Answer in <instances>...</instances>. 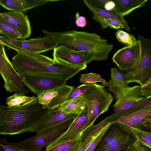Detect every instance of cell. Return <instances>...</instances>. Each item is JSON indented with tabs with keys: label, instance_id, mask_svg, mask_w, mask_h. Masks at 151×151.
<instances>
[{
	"label": "cell",
	"instance_id": "cell-1",
	"mask_svg": "<svg viewBox=\"0 0 151 151\" xmlns=\"http://www.w3.org/2000/svg\"><path fill=\"white\" fill-rule=\"evenodd\" d=\"M6 113L0 127V134L12 135L32 132L45 118L50 110L44 108L37 98L19 108L1 105Z\"/></svg>",
	"mask_w": 151,
	"mask_h": 151
},
{
	"label": "cell",
	"instance_id": "cell-2",
	"mask_svg": "<svg viewBox=\"0 0 151 151\" xmlns=\"http://www.w3.org/2000/svg\"><path fill=\"white\" fill-rule=\"evenodd\" d=\"M42 32L52 38L57 46H63L67 48L85 52L87 56L96 53L100 47L97 34L75 30L53 32L45 29Z\"/></svg>",
	"mask_w": 151,
	"mask_h": 151
},
{
	"label": "cell",
	"instance_id": "cell-3",
	"mask_svg": "<svg viewBox=\"0 0 151 151\" xmlns=\"http://www.w3.org/2000/svg\"><path fill=\"white\" fill-rule=\"evenodd\" d=\"M12 63L20 75L37 74L59 77L68 80L81 70L58 64L38 62L17 52Z\"/></svg>",
	"mask_w": 151,
	"mask_h": 151
},
{
	"label": "cell",
	"instance_id": "cell-4",
	"mask_svg": "<svg viewBox=\"0 0 151 151\" xmlns=\"http://www.w3.org/2000/svg\"><path fill=\"white\" fill-rule=\"evenodd\" d=\"M76 117L67 119L37 133L35 136L17 143L8 142L5 139L0 140L3 143L22 148L26 151H42L61 135L67 129Z\"/></svg>",
	"mask_w": 151,
	"mask_h": 151
},
{
	"label": "cell",
	"instance_id": "cell-5",
	"mask_svg": "<svg viewBox=\"0 0 151 151\" xmlns=\"http://www.w3.org/2000/svg\"><path fill=\"white\" fill-rule=\"evenodd\" d=\"M141 56L139 61L134 67L126 70H117L122 75L127 84L137 83L144 85L151 78V40L142 38L139 40Z\"/></svg>",
	"mask_w": 151,
	"mask_h": 151
},
{
	"label": "cell",
	"instance_id": "cell-6",
	"mask_svg": "<svg viewBox=\"0 0 151 151\" xmlns=\"http://www.w3.org/2000/svg\"><path fill=\"white\" fill-rule=\"evenodd\" d=\"M137 140L117 123L110 124L93 151H129Z\"/></svg>",
	"mask_w": 151,
	"mask_h": 151
},
{
	"label": "cell",
	"instance_id": "cell-7",
	"mask_svg": "<svg viewBox=\"0 0 151 151\" xmlns=\"http://www.w3.org/2000/svg\"><path fill=\"white\" fill-rule=\"evenodd\" d=\"M84 94L87 99L88 117L84 130L93 125L97 117L107 111L113 100L112 94L106 89L96 83Z\"/></svg>",
	"mask_w": 151,
	"mask_h": 151
},
{
	"label": "cell",
	"instance_id": "cell-8",
	"mask_svg": "<svg viewBox=\"0 0 151 151\" xmlns=\"http://www.w3.org/2000/svg\"><path fill=\"white\" fill-rule=\"evenodd\" d=\"M0 73L4 81V88L8 92L27 94L30 91L25 88L21 75L13 67L7 57L4 45L0 44Z\"/></svg>",
	"mask_w": 151,
	"mask_h": 151
},
{
	"label": "cell",
	"instance_id": "cell-9",
	"mask_svg": "<svg viewBox=\"0 0 151 151\" xmlns=\"http://www.w3.org/2000/svg\"><path fill=\"white\" fill-rule=\"evenodd\" d=\"M2 42L9 48L37 54L53 50L58 45L52 38L47 35L43 37L31 38L27 40H19L4 37Z\"/></svg>",
	"mask_w": 151,
	"mask_h": 151
},
{
	"label": "cell",
	"instance_id": "cell-10",
	"mask_svg": "<svg viewBox=\"0 0 151 151\" xmlns=\"http://www.w3.org/2000/svg\"><path fill=\"white\" fill-rule=\"evenodd\" d=\"M24 84L38 96L66 85L67 80L61 78L33 74H21Z\"/></svg>",
	"mask_w": 151,
	"mask_h": 151
},
{
	"label": "cell",
	"instance_id": "cell-11",
	"mask_svg": "<svg viewBox=\"0 0 151 151\" xmlns=\"http://www.w3.org/2000/svg\"><path fill=\"white\" fill-rule=\"evenodd\" d=\"M85 52L57 46L54 49L53 59L55 63L70 68L83 70L86 67Z\"/></svg>",
	"mask_w": 151,
	"mask_h": 151
},
{
	"label": "cell",
	"instance_id": "cell-12",
	"mask_svg": "<svg viewBox=\"0 0 151 151\" xmlns=\"http://www.w3.org/2000/svg\"><path fill=\"white\" fill-rule=\"evenodd\" d=\"M141 48L140 41L133 44L126 45L118 50L112 57L113 62L121 71L128 70L134 67L140 61Z\"/></svg>",
	"mask_w": 151,
	"mask_h": 151
},
{
	"label": "cell",
	"instance_id": "cell-13",
	"mask_svg": "<svg viewBox=\"0 0 151 151\" xmlns=\"http://www.w3.org/2000/svg\"><path fill=\"white\" fill-rule=\"evenodd\" d=\"M141 85L127 88L119 87L113 106L114 114L124 111L135 105L145 98L140 92Z\"/></svg>",
	"mask_w": 151,
	"mask_h": 151
},
{
	"label": "cell",
	"instance_id": "cell-14",
	"mask_svg": "<svg viewBox=\"0 0 151 151\" xmlns=\"http://www.w3.org/2000/svg\"><path fill=\"white\" fill-rule=\"evenodd\" d=\"M87 105L75 119L67 130L60 137L52 142L46 148L75 138L81 135L88 122Z\"/></svg>",
	"mask_w": 151,
	"mask_h": 151
},
{
	"label": "cell",
	"instance_id": "cell-15",
	"mask_svg": "<svg viewBox=\"0 0 151 151\" xmlns=\"http://www.w3.org/2000/svg\"><path fill=\"white\" fill-rule=\"evenodd\" d=\"M122 123L133 127L151 129V107L142 109L123 116L110 122V124Z\"/></svg>",
	"mask_w": 151,
	"mask_h": 151
},
{
	"label": "cell",
	"instance_id": "cell-16",
	"mask_svg": "<svg viewBox=\"0 0 151 151\" xmlns=\"http://www.w3.org/2000/svg\"><path fill=\"white\" fill-rule=\"evenodd\" d=\"M0 18L16 28L22 35V40L28 38L31 33L30 22L26 15L22 12L9 11L0 13Z\"/></svg>",
	"mask_w": 151,
	"mask_h": 151
},
{
	"label": "cell",
	"instance_id": "cell-17",
	"mask_svg": "<svg viewBox=\"0 0 151 151\" xmlns=\"http://www.w3.org/2000/svg\"><path fill=\"white\" fill-rule=\"evenodd\" d=\"M78 114H66L58 108L50 110L47 116L32 130V132H40L53 126L68 119L76 117Z\"/></svg>",
	"mask_w": 151,
	"mask_h": 151
},
{
	"label": "cell",
	"instance_id": "cell-18",
	"mask_svg": "<svg viewBox=\"0 0 151 151\" xmlns=\"http://www.w3.org/2000/svg\"><path fill=\"white\" fill-rule=\"evenodd\" d=\"M48 0H0V5L6 9L22 12L36 6L46 4Z\"/></svg>",
	"mask_w": 151,
	"mask_h": 151
},
{
	"label": "cell",
	"instance_id": "cell-19",
	"mask_svg": "<svg viewBox=\"0 0 151 151\" xmlns=\"http://www.w3.org/2000/svg\"><path fill=\"white\" fill-rule=\"evenodd\" d=\"M87 105L86 95H83L64 102L57 108L66 114H78Z\"/></svg>",
	"mask_w": 151,
	"mask_h": 151
},
{
	"label": "cell",
	"instance_id": "cell-20",
	"mask_svg": "<svg viewBox=\"0 0 151 151\" xmlns=\"http://www.w3.org/2000/svg\"><path fill=\"white\" fill-rule=\"evenodd\" d=\"M115 4V10L123 17L135 9L145 5L148 0H112Z\"/></svg>",
	"mask_w": 151,
	"mask_h": 151
},
{
	"label": "cell",
	"instance_id": "cell-21",
	"mask_svg": "<svg viewBox=\"0 0 151 151\" xmlns=\"http://www.w3.org/2000/svg\"><path fill=\"white\" fill-rule=\"evenodd\" d=\"M124 131L128 132L137 141L142 145L151 148V133L141 128H135L122 123H117Z\"/></svg>",
	"mask_w": 151,
	"mask_h": 151
},
{
	"label": "cell",
	"instance_id": "cell-22",
	"mask_svg": "<svg viewBox=\"0 0 151 151\" xmlns=\"http://www.w3.org/2000/svg\"><path fill=\"white\" fill-rule=\"evenodd\" d=\"M83 1L93 14H96L103 17L115 19L121 23L127 31L129 32L130 31V28L127 21L116 10L112 11H107L104 9H100L94 6L91 4L88 0H83Z\"/></svg>",
	"mask_w": 151,
	"mask_h": 151
},
{
	"label": "cell",
	"instance_id": "cell-23",
	"mask_svg": "<svg viewBox=\"0 0 151 151\" xmlns=\"http://www.w3.org/2000/svg\"><path fill=\"white\" fill-rule=\"evenodd\" d=\"M74 88V87L72 86L66 85L58 88L56 96L47 105L43 106V108L50 110L57 109L67 100L70 93Z\"/></svg>",
	"mask_w": 151,
	"mask_h": 151
},
{
	"label": "cell",
	"instance_id": "cell-24",
	"mask_svg": "<svg viewBox=\"0 0 151 151\" xmlns=\"http://www.w3.org/2000/svg\"><path fill=\"white\" fill-rule=\"evenodd\" d=\"M110 125V122H99L94 125V129L85 151H93Z\"/></svg>",
	"mask_w": 151,
	"mask_h": 151
},
{
	"label": "cell",
	"instance_id": "cell-25",
	"mask_svg": "<svg viewBox=\"0 0 151 151\" xmlns=\"http://www.w3.org/2000/svg\"><path fill=\"white\" fill-rule=\"evenodd\" d=\"M148 107H151V97L144 98L132 107L118 113L113 114L101 121L111 122L123 116L127 115L138 110Z\"/></svg>",
	"mask_w": 151,
	"mask_h": 151
},
{
	"label": "cell",
	"instance_id": "cell-26",
	"mask_svg": "<svg viewBox=\"0 0 151 151\" xmlns=\"http://www.w3.org/2000/svg\"><path fill=\"white\" fill-rule=\"evenodd\" d=\"M37 97L27 96L21 92H16L6 100L7 106L12 108L20 107L36 100Z\"/></svg>",
	"mask_w": 151,
	"mask_h": 151
},
{
	"label": "cell",
	"instance_id": "cell-27",
	"mask_svg": "<svg viewBox=\"0 0 151 151\" xmlns=\"http://www.w3.org/2000/svg\"><path fill=\"white\" fill-rule=\"evenodd\" d=\"M81 135L49 148H46L45 151H76L81 144L80 139Z\"/></svg>",
	"mask_w": 151,
	"mask_h": 151
},
{
	"label": "cell",
	"instance_id": "cell-28",
	"mask_svg": "<svg viewBox=\"0 0 151 151\" xmlns=\"http://www.w3.org/2000/svg\"><path fill=\"white\" fill-rule=\"evenodd\" d=\"M0 32L4 37L16 40L22 39L21 33L16 28L1 18Z\"/></svg>",
	"mask_w": 151,
	"mask_h": 151
},
{
	"label": "cell",
	"instance_id": "cell-29",
	"mask_svg": "<svg viewBox=\"0 0 151 151\" xmlns=\"http://www.w3.org/2000/svg\"><path fill=\"white\" fill-rule=\"evenodd\" d=\"M92 17L100 24L103 29H105L108 27L115 29L124 28L122 24L115 19L103 17L96 14H93Z\"/></svg>",
	"mask_w": 151,
	"mask_h": 151
},
{
	"label": "cell",
	"instance_id": "cell-30",
	"mask_svg": "<svg viewBox=\"0 0 151 151\" xmlns=\"http://www.w3.org/2000/svg\"><path fill=\"white\" fill-rule=\"evenodd\" d=\"M116 37L117 41L125 45L134 44L137 41L133 35L120 29L116 31Z\"/></svg>",
	"mask_w": 151,
	"mask_h": 151
},
{
	"label": "cell",
	"instance_id": "cell-31",
	"mask_svg": "<svg viewBox=\"0 0 151 151\" xmlns=\"http://www.w3.org/2000/svg\"><path fill=\"white\" fill-rule=\"evenodd\" d=\"M80 81L83 83H94L96 82H104L106 81L97 73H91L82 74Z\"/></svg>",
	"mask_w": 151,
	"mask_h": 151
},
{
	"label": "cell",
	"instance_id": "cell-32",
	"mask_svg": "<svg viewBox=\"0 0 151 151\" xmlns=\"http://www.w3.org/2000/svg\"><path fill=\"white\" fill-rule=\"evenodd\" d=\"M57 89L44 92L37 96L39 103L43 106L47 105L56 96Z\"/></svg>",
	"mask_w": 151,
	"mask_h": 151
},
{
	"label": "cell",
	"instance_id": "cell-33",
	"mask_svg": "<svg viewBox=\"0 0 151 151\" xmlns=\"http://www.w3.org/2000/svg\"><path fill=\"white\" fill-rule=\"evenodd\" d=\"M111 80L118 87L127 88L129 87L124 82L122 75L116 68H111Z\"/></svg>",
	"mask_w": 151,
	"mask_h": 151
},
{
	"label": "cell",
	"instance_id": "cell-34",
	"mask_svg": "<svg viewBox=\"0 0 151 151\" xmlns=\"http://www.w3.org/2000/svg\"><path fill=\"white\" fill-rule=\"evenodd\" d=\"M140 92L145 98L151 97V78L144 85L141 86Z\"/></svg>",
	"mask_w": 151,
	"mask_h": 151
},
{
	"label": "cell",
	"instance_id": "cell-35",
	"mask_svg": "<svg viewBox=\"0 0 151 151\" xmlns=\"http://www.w3.org/2000/svg\"><path fill=\"white\" fill-rule=\"evenodd\" d=\"M0 151H26L24 150L13 146L0 142Z\"/></svg>",
	"mask_w": 151,
	"mask_h": 151
},
{
	"label": "cell",
	"instance_id": "cell-36",
	"mask_svg": "<svg viewBox=\"0 0 151 151\" xmlns=\"http://www.w3.org/2000/svg\"><path fill=\"white\" fill-rule=\"evenodd\" d=\"M133 147L135 151H151V148L142 145L137 140L134 143Z\"/></svg>",
	"mask_w": 151,
	"mask_h": 151
},
{
	"label": "cell",
	"instance_id": "cell-37",
	"mask_svg": "<svg viewBox=\"0 0 151 151\" xmlns=\"http://www.w3.org/2000/svg\"><path fill=\"white\" fill-rule=\"evenodd\" d=\"M108 0H88V1L94 6L100 9H104V6Z\"/></svg>",
	"mask_w": 151,
	"mask_h": 151
},
{
	"label": "cell",
	"instance_id": "cell-38",
	"mask_svg": "<svg viewBox=\"0 0 151 151\" xmlns=\"http://www.w3.org/2000/svg\"><path fill=\"white\" fill-rule=\"evenodd\" d=\"M108 82L109 83V85L108 90L113 93L114 94V99H115L119 87L116 85L111 79L109 80Z\"/></svg>",
	"mask_w": 151,
	"mask_h": 151
},
{
	"label": "cell",
	"instance_id": "cell-39",
	"mask_svg": "<svg viewBox=\"0 0 151 151\" xmlns=\"http://www.w3.org/2000/svg\"><path fill=\"white\" fill-rule=\"evenodd\" d=\"M75 23L78 27H84L87 24L86 19L83 16H78L76 18Z\"/></svg>",
	"mask_w": 151,
	"mask_h": 151
},
{
	"label": "cell",
	"instance_id": "cell-40",
	"mask_svg": "<svg viewBox=\"0 0 151 151\" xmlns=\"http://www.w3.org/2000/svg\"><path fill=\"white\" fill-rule=\"evenodd\" d=\"M104 9L109 11H112L115 10V4L112 0H108L104 4Z\"/></svg>",
	"mask_w": 151,
	"mask_h": 151
},
{
	"label": "cell",
	"instance_id": "cell-41",
	"mask_svg": "<svg viewBox=\"0 0 151 151\" xmlns=\"http://www.w3.org/2000/svg\"><path fill=\"white\" fill-rule=\"evenodd\" d=\"M6 115V112L1 108L0 105V127L5 120Z\"/></svg>",
	"mask_w": 151,
	"mask_h": 151
},
{
	"label": "cell",
	"instance_id": "cell-42",
	"mask_svg": "<svg viewBox=\"0 0 151 151\" xmlns=\"http://www.w3.org/2000/svg\"><path fill=\"white\" fill-rule=\"evenodd\" d=\"M99 85L104 87L106 86H109V83L108 82L105 81L104 82L102 83L100 85Z\"/></svg>",
	"mask_w": 151,
	"mask_h": 151
},
{
	"label": "cell",
	"instance_id": "cell-43",
	"mask_svg": "<svg viewBox=\"0 0 151 151\" xmlns=\"http://www.w3.org/2000/svg\"><path fill=\"white\" fill-rule=\"evenodd\" d=\"M0 44L3 45H5L6 46V45L3 42H1L0 40Z\"/></svg>",
	"mask_w": 151,
	"mask_h": 151
},
{
	"label": "cell",
	"instance_id": "cell-44",
	"mask_svg": "<svg viewBox=\"0 0 151 151\" xmlns=\"http://www.w3.org/2000/svg\"><path fill=\"white\" fill-rule=\"evenodd\" d=\"M129 151H135L133 148V147Z\"/></svg>",
	"mask_w": 151,
	"mask_h": 151
},
{
	"label": "cell",
	"instance_id": "cell-45",
	"mask_svg": "<svg viewBox=\"0 0 151 151\" xmlns=\"http://www.w3.org/2000/svg\"><path fill=\"white\" fill-rule=\"evenodd\" d=\"M1 34L0 32V35H1Z\"/></svg>",
	"mask_w": 151,
	"mask_h": 151
}]
</instances>
